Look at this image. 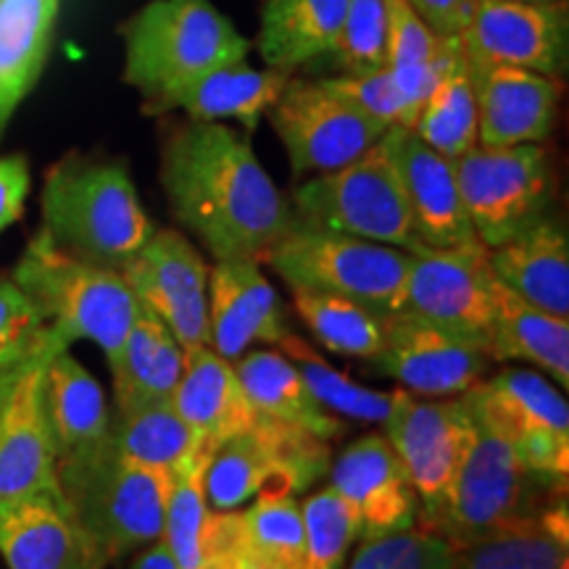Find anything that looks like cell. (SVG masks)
<instances>
[{"label":"cell","instance_id":"1","mask_svg":"<svg viewBox=\"0 0 569 569\" xmlns=\"http://www.w3.org/2000/svg\"><path fill=\"white\" fill-rule=\"evenodd\" d=\"M159 180L177 222L217 261H264L296 224L251 140L224 122L174 124L161 142Z\"/></svg>","mask_w":569,"mask_h":569},{"label":"cell","instance_id":"2","mask_svg":"<svg viewBox=\"0 0 569 569\" xmlns=\"http://www.w3.org/2000/svg\"><path fill=\"white\" fill-rule=\"evenodd\" d=\"M40 206L42 230L56 246L119 272L156 230L130 169L111 156H63L46 172Z\"/></svg>","mask_w":569,"mask_h":569},{"label":"cell","instance_id":"3","mask_svg":"<svg viewBox=\"0 0 569 569\" xmlns=\"http://www.w3.org/2000/svg\"><path fill=\"white\" fill-rule=\"evenodd\" d=\"M11 280L42 311L61 346L90 340L106 361L117 359L140 303L119 269L92 264L56 246L51 234H32Z\"/></svg>","mask_w":569,"mask_h":569},{"label":"cell","instance_id":"4","mask_svg":"<svg viewBox=\"0 0 569 569\" xmlns=\"http://www.w3.org/2000/svg\"><path fill=\"white\" fill-rule=\"evenodd\" d=\"M56 467L63 503L109 565L161 538L172 472L119 457L109 440Z\"/></svg>","mask_w":569,"mask_h":569},{"label":"cell","instance_id":"5","mask_svg":"<svg viewBox=\"0 0 569 569\" xmlns=\"http://www.w3.org/2000/svg\"><path fill=\"white\" fill-rule=\"evenodd\" d=\"M124 82L148 106L222 63L243 61L248 40L211 0H151L122 27Z\"/></svg>","mask_w":569,"mask_h":569},{"label":"cell","instance_id":"6","mask_svg":"<svg viewBox=\"0 0 569 569\" xmlns=\"http://www.w3.org/2000/svg\"><path fill=\"white\" fill-rule=\"evenodd\" d=\"M459 398L472 417L475 436L443 511L430 528V532L443 536L453 549H465L475 540L493 536L515 525L517 519L532 515L543 507L540 490H549L519 459L515 440L482 407L475 386Z\"/></svg>","mask_w":569,"mask_h":569},{"label":"cell","instance_id":"7","mask_svg":"<svg viewBox=\"0 0 569 569\" xmlns=\"http://www.w3.org/2000/svg\"><path fill=\"white\" fill-rule=\"evenodd\" d=\"M264 261L290 290H322L390 317L403 309L409 251L298 222Z\"/></svg>","mask_w":569,"mask_h":569},{"label":"cell","instance_id":"8","mask_svg":"<svg viewBox=\"0 0 569 569\" xmlns=\"http://www.w3.org/2000/svg\"><path fill=\"white\" fill-rule=\"evenodd\" d=\"M296 219L319 230L353 234L372 243L417 248L411 213L393 153V130L346 167L311 174L293 190Z\"/></svg>","mask_w":569,"mask_h":569},{"label":"cell","instance_id":"9","mask_svg":"<svg viewBox=\"0 0 569 569\" xmlns=\"http://www.w3.org/2000/svg\"><path fill=\"white\" fill-rule=\"evenodd\" d=\"M330 469V440L259 415L224 440L206 469V498L213 511H234L256 496H296Z\"/></svg>","mask_w":569,"mask_h":569},{"label":"cell","instance_id":"10","mask_svg":"<svg viewBox=\"0 0 569 569\" xmlns=\"http://www.w3.org/2000/svg\"><path fill=\"white\" fill-rule=\"evenodd\" d=\"M453 167L467 217L486 248L507 243L551 209L553 169L543 142L475 146Z\"/></svg>","mask_w":569,"mask_h":569},{"label":"cell","instance_id":"11","mask_svg":"<svg viewBox=\"0 0 569 569\" xmlns=\"http://www.w3.org/2000/svg\"><path fill=\"white\" fill-rule=\"evenodd\" d=\"M386 438L407 469L419 501L417 528L430 530L443 511L467 448L472 443V417L461 398L438 401L396 390L386 419Z\"/></svg>","mask_w":569,"mask_h":569},{"label":"cell","instance_id":"12","mask_svg":"<svg viewBox=\"0 0 569 569\" xmlns=\"http://www.w3.org/2000/svg\"><path fill=\"white\" fill-rule=\"evenodd\" d=\"M267 119L296 177L336 172L367 153L388 132L325 88L322 80H303L296 74L269 106Z\"/></svg>","mask_w":569,"mask_h":569},{"label":"cell","instance_id":"13","mask_svg":"<svg viewBox=\"0 0 569 569\" xmlns=\"http://www.w3.org/2000/svg\"><path fill=\"white\" fill-rule=\"evenodd\" d=\"M493 277L488 248L480 240L453 248L417 246L409 251L403 311L488 348L493 332Z\"/></svg>","mask_w":569,"mask_h":569},{"label":"cell","instance_id":"14","mask_svg":"<svg viewBox=\"0 0 569 569\" xmlns=\"http://www.w3.org/2000/svg\"><path fill=\"white\" fill-rule=\"evenodd\" d=\"M475 393L507 430L525 467L553 493H567L569 407L565 393L530 369H501Z\"/></svg>","mask_w":569,"mask_h":569},{"label":"cell","instance_id":"15","mask_svg":"<svg viewBox=\"0 0 569 569\" xmlns=\"http://www.w3.org/2000/svg\"><path fill=\"white\" fill-rule=\"evenodd\" d=\"M490 365L486 346L403 309L386 317V346L372 361L375 372L425 398L467 393L486 380Z\"/></svg>","mask_w":569,"mask_h":569},{"label":"cell","instance_id":"16","mask_svg":"<svg viewBox=\"0 0 569 569\" xmlns=\"http://www.w3.org/2000/svg\"><path fill=\"white\" fill-rule=\"evenodd\" d=\"M122 274L184 351L209 346V267L182 232L153 230Z\"/></svg>","mask_w":569,"mask_h":569},{"label":"cell","instance_id":"17","mask_svg":"<svg viewBox=\"0 0 569 569\" xmlns=\"http://www.w3.org/2000/svg\"><path fill=\"white\" fill-rule=\"evenodd\" d=\"M472 63H501L565 80L569 59L567 0H480L459 32Z\"/></svg>","mask_w":569,"mask_h":569},{"label":"cell","instance_id":"18","mask_svg":"<svg viewBox=\"0 0 569 569\" xmlns=\"http://www.w3.org/2000/svg\"><path fill=\"white\" fill-rule=\"evenodd\" d=\"M327 472L330 488L338 490L359 517L361 540L417 528L415 486L386 436L372 432L348 443Z\"/></svg>","mask_w":569,"mask_h":569},{"label":"cell","instance_id":"19","mask_svg":"<svg viewBox=\"0 0 569 569\" xmlns=\"http://www.w3.org/2000/svg\"><path fill=\"white\" fill-rule=\"evenodd\" d=\"M467 63L478 98V146L507 148L549 140L557 124L559 80L501 63Z\"/></svg>","mask_w":569,"mask_h":569},{"label":"cell","instance_id":"20","mask_svg":"<svg viewBox=\"0 0 569 569\" xmlns=\"http://www.w3.org/2000/svg\"><path fill=\"white\" fill-rule=\"evenodd\" d=\"M290 332L282 301L261 261H217L209 269V346L238 361L253 343H280Z\"/></svg>","mask_w":569,"mask_h":569},{"label":"cell","instance_id":"21","mask_svg":"<svg viewBox=\"0 0 569 569\" xmlns=\"http://www.w3.org/2000/svg\"><path fill=\"white\" fill-rule=\"evenodd\" d=\"M48 359L21 372L0 417V509L32 496L61 493L51 427L42 407V367Z\"/></svg>","mask_w":569,"mask_h":569},{"label":"cell","instance_id":"22","mask_svg":"<svg viewBox=\"0 0 569 569\" xmlns=\"http://www.w3.org/2000/svg\"><path fill=\"white\" fill-rule=\"evenodd\" d=\"M0 557L9 569H106L109 559L71 517L61 493L0 509Z\"/></svg>","mask_w":569,"mask_h":569},{"label":"cell","instance_id":"23","mask_svg":"<svg viewBox=\"0 0 569 569\" xmlns=\"http://www.w3.org/2000/svg\"><path fill=\"white\" fill-rule=\"evenodd\" d=\"M393 153L417 243L453 248L478 240L469 222L453 159L432 151L411 130H393Z\"/></svg>","mask_w":569,"mask_h":569},{"label":"cell","instance_id":"24","mask_svg":"<svg viewBox=\"0 0 569 569\" xmlns=\"http://www.w3.org/2000/svg\"><path fill=\"white\" fill-rule=\"evenodd\" d=\"M290 71L282 69H253L251 63L232 61L209 69L182 88L169 92L159 103L148 106V113L182 111L193 122H227L234 119L253 132L261 117H267L284 84L290 82Z\"/></svg>","mask_w":569,"mask_h":569},{"label":"cell","instance_id":"25","mask_svg":"<svg viewBox=\"0 0 569 569\" xmlns=\"http://www.w3.org/2000/svg\"><path fill=\"white\" fill-rule=\"evenodd\" d=\"M172 407L193 430L196 440L213 448L243 432L261 415L248 398L232 361L222 359L211 346L184 351V369L172 393Z\"/></svg>","mask_w":569,"mask_h":569},{"label":"cell","instance_id":"26","mask_svg":"<svg viewBox=\"0 0 569 569\" xmlns=\"http://www.w3.org/2000/svg\"><path fill=\"white\" fill-rule=\"evenodd\" d=\"M498 282L557 317H569V240L565 224L546 213L507 243L488 248Z\"/></svg>","mask_w":569,"mask_h":569},{"label":"cell","instance_id":"27","mask_svg":"<svg viewBox=\"0 0 569 569\" xmlns=\"http://www.w3.org/2000/svg\"><path fill=\"white\" fill-rule=\"evenodd\" d=\"M42 407L51 427L56 465L109 440L111 411L101 382L69 353V348L56 351L42 367Z\"/></svg>","mask_w":569,"mask_h":569},{"label":"cell","instance_id":"28","mask_svg":"<svg viewBox=\"0 0 569 569\" xmlns=\"http://www.w3.org/2000/svg\"><path fill=\"white\" fill-rule=\"evenodd\" d=\"M117 415L172 401L184 369V348L148 309L138 311L122 351L109 361Z\"/></svg>","mask_w":569,"mask_h":569},{"label":"cell","instance_id":"29","mask_svg":"<svg viewBox=\"0 0 569 569\" xmlns=\"http://www.w3.org/2000/svg\"><path fill=\"white\" fill-rule=\"evenodd\" d=\"M451 569H569L567 496H553L509 528L457 549Z\"/></svg>","mask_w":569,"mask_h":569},{"label":"cell","instance_id":"30","mask_svg":"<svg viewBox=\"0 0 569 569\" xmlns=\"http://www.w3.org/2000/svg\"><path fill=\"white\" fill-rule=\"evenodd\" d=\"M490 359L525 361L549 372L561 388L569 386V322L519 298L493 277V332Z\"/></svg>","mask_w":569,"mask_h":569},{"label":"cell","instance_id":"31","mask_svg":"<svg viewBox=\"0 0 569 569\" xmlns=\"http://www.w3.org/2000/svg\"><path fill=\"white\" fill-rule=\"evenodd\" d=\"M61 0H0V134L46 67Z\"/></svg>","mask_w":569,"mask_h":569},{"label":"cell","instance_id":"32","mask_svg":"<svg viewBox=\"0 0 569 569\" xmlns=\"http://www.w3.org/2000/svg\"><path fill=\"white\" fill-rule=\"evenodd\" d=\"M351 0H264L259 53L267 67L296 74L330 53Z\"/></svg>","mask_w":569,"mask_h":569},{"label":"cell","instance_id":"33","mask_svg":"<svg viewBox=\"0 0 569 569\" xmlns=\"http://www.w3.org/2000/svg\"><path fill=\"white\" fill-rule=\"evenodd\" d=\"M234 372L243 382L248 398L261 415L280 419V422L303 427L325 440L343 438L348 425L330 411H325L306 388L298 369L282 353L251 351L234 361Z\"/></svg>","mask_w":569,"mask_h":569},{"label":"cell","instance_id":"34","mask_svg":"<svg viewBox=\"0 0 569 569\" xmlns=\"http://www.w3.org/2000/svg\"><path fill=\"white\" fill-rule=\"evenodd\" d=\"M293 309L311 338L327 351L375 361L386 346V317L351 298L322 290H290Z\"/></svg>","mask_w":569,"mask_h":569},{"label":"cell","instance_id":"35","mask_svg":"<svg viewBox=\"0 0 569 569\" xmlns=\"http://www.w3.org/2000/svg\"><path fill=\"white\" fill-rule=\"evenodd\" d=\"M303 551V511L296 496H256L240 511L238 561L243 569H298Z\"/></svg>","mask_w":569,"mask_h":569},{"label":"cell","instance_id":"36","mask_svg":"<svg viewBox=\"0 0 569 569\" xmlns=\"http://www.w3.org/2000/svg\"><path fill=\"white\" fill-rule=\"evenodd\" d=\"M277 346L282 348L284 359L298 369L306 388L311 390V396L317 398V403L325 411L340 419H353V422L386 425L390 409H393L396 390L386 393V390L367 388L351 380V377L332 367L309 340L296 336L293 330Z\"/></svg>","mask_w":569,"mask_h":569},{"label":"cell","instance_id":"37","mask_svg":"<svg viewBox=\"0 0 569 569\" xmlns=\"http://www.w3.org/2000/svg\"><path fill=\"white\" fill-rule=\"evenodd\" d=\"M109 443L119 457L134 465L174 475L193 451L196 436L172 401H161L111 417Z\"/></svg>","mask_w":569,"mask_h":569},{"label":"cell","instance_id":"38","mask_svg":"<svg viewBox=\"0 0 569 569\" xmlns=\"http://www.w3.org/2000/svg\"><path fill=\"white\" fill-rule=\"evenodd\" d=\"M213 453L217 448L196 440L190 457L177 467L172 478L161 540L180 569H198L203 561V530L211 515L209 498H206V469Z\"/></svg>","mask_w":569,"mask_h":569},{"label":"cell","instance_id":"39","mask_svg":"<svg viewBox=\"0 0 569 569\" xmlns=\"http://www.w3.org/2000/svg\"><path fill=\"white\" fill-rule=\"evenodd\" d=\"M411 132L446 159H459L478 146V98L465 51L427 98Z\"/></svg>","mask_w":569,"mask_h":569},{"label":"cell","instance_id":"40","mask_svg":"<svg viewBox=\"0 0 569 569\" xmlns=\"http://www.w3.org/2000/svg\"><path fill=\"white\" fill-rule=\"evenodd\" d=\"M42 311L11 277H0V372L27 369L61 351Z\"/></svg>","mask_w":569,"mask_h":569},{"label":"cell","instance_id":"41","mask_svg":"<svg viewBox=\"0 0 569 569\" xmlns=\"http://www.w3.org/2000/svg\"><path fill=\"white\" fill-rule=\"evenodd\" d=\"M306 551L298 569H346L348 551L359 540V517L338 490L327 486L301 503Z\"/></svg>","mask_w":569,"mask_h":569},{"label":"cell","instance_id":"42","mask_svg":"<svg viewBox=\"0 0 569 569\" xmlns=\"http://www.w3.org/2000/svg\"><path fill=\"white\" fill-rule=\"evenodd\" d=\"M330 59L336 74H367L388 67V3L351 0L336 46L319 61Z\"/></svg>","mask_w":569,"mask_h":569},{"label":"cell","instance_id":"43","mask_svg":"<svg viewBox=\"0 0 569 569\" xmlns=\"http://www.w3.org/2000/svg\"><path fill=\"white\" fill-rule=\"evenodd\" d=\"M453 553L443 536L411 528L361 540L348 569H451Z\"/></svg>","mask_w":569,"mask_h":569},{"label":"cell","instance_id":"44","mask_svg":"<svg viewBox=\"0 0 569 569\" xmlns=\"http://www.w3.org/2000/svg\"><path fill=\"white\" fill-rule=\"evenodd\" d=\"M322 84L386 130H396V127L411 130L415 127V113L403 101L390 67L367 71V74H330L322 77Z\"/></svg>","mask_w":569,"mask_h":569},{"label":"cell","instance_id":"45","mask_svg":"<svg viewBox=\"0 0 569 569\" xmlns=\"http://www.w3.org/2000/svg\"><path fill=\"white\" fill-rule=\"evenodd\" d=\"M388 3V67H407L427 59L443 46V34L432 30L419 17L409 0H386Z\"/></svg>","mask_w":569,"mask_h":569},{"label":"cell","instance_id":"46","mask_svg":"<svg viewBox=\"0 0 569 569\" xmlns=\"http://www.w3.org/2000/svg\"><path fill=\"white\" fill-rule=\"evenodd\" d=\"M27 193H30V163L24 156L0 159V232L21 217Z\"/></svg>","mask_w":569,"mask_h":569},{"label":"cell","instance_id":"47","mask_svg":"<svg viewBox=\"0 0 569 569\" xmlns=\"http://www.w3.org/2000/svg\"><path fill=\"white\" fill-rule=\"evenodd\" d=\"M419 17L438 34H459L467 27L480 0H409Z\"/></svg>","mask_w":569,"mask_h":569},{"label":"cell","instance_id":"48","mask_svg":"<svg viewBox=\"0 0 569 569\" xmlns=\"http://www.w3.org/2000/svg\"><path fill=\"white\" fill-rule=\"evenodd\" d=\"M130 569H180L177 567V561L172 553H169L167 543L163 540H153V543H148L146 549H140L138 557L132 559Z\"/></svg>","mask_w":569,"mask_h":569},{"label":"cell","instance_id":"49","mask_svg":"<svg viewBox=\"0 0 569 569\" xmlns=\"http://www.w3.org/2000/svg\"><path fill=\"white\" fill-rule=\"evenodd\" d=\"M24 369H11V372H0V417H3L6 411V403H9V398L13 393V386H17V380L21 377Z\"/></svg>","mask_w":569,"mask_h":569},{"label":"cell","instance_id":"50","mask_svg":"<svg viewBox=\"0 0 569 569\" xmlns=\"http://www.w3.org/2000/svg\"><path fill=\"white\" fill-rule=\"evenodd\" d=\"M528 3H559V0H528Z\"/></svg>","mask_w":569,"mask_h":569}]
</instances>
